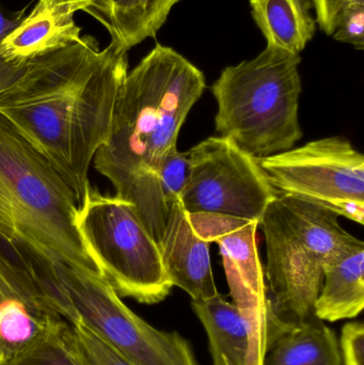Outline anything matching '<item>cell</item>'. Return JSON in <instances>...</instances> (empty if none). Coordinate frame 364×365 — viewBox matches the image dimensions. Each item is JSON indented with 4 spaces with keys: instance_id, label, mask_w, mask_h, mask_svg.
<instances>
[{
    "instance_id": "obj_9",
    "label": "cell",
    "mask_w": 364,
    "mask_h": 365,
    "mask_svg": "<svg viewBox=\"0 0 364 365\" xmlns=\"http://www.w3.org/2000/svg\"><path fill=\"white\" fill-rule=\"evenodd\" d=\"M188 158L189 177L179 199L187 214L226 215L260 225L279 195L256 158L226 137L201 141Z\"/></svg>"
},
{
    "instance_id": "obj_22",
    "label": "cell",
    "mask_w": 364,
    "mask_h": 365,
    "mask_svg": "<svg viewBox=\"0 0 364 365\" xmlns=\"http://www.w3.org/2000/svg\"><path fill=\"white\" fill-rule=\"evenodd\" d=\"M190 163L187 153L177 151V145L171 148L162 158L158 168L160 191L167 205L179 201L180 195L189 177Z\"/></svg>"
},
{
    "instance_id": "obj_23",
    "label": "cell",
    "mask_w": 364,
    "mask_h": 365,
    "mask_svg": "<svg viewBox=\"0 0 364 365\" xmlns=\"http://www.w3.org/2000/svg\"><path fill=\"white\" fill-rule=\"evenodd\" d=\"M342 365H364V326L350 322L342 328L340 336Z\"/></svg>"
},
{
    "instance_id": "obj_20",
    "label": "cell",
    "mask_w": 364,
    "mask_h": 365,
    "mask_svg": "<svg viewBox=\"0 0 364 365\" xmlns=\"http://www.w3.org/2000/svg\"><path fill=\"white\" fill-rule=\"evenodd\" d=\"M70 325L64 319L53 322L0 365H80L68 341Z\"/></svg>"
},
{
    "instance_id": "obj_4",
    "label": "cell",
    "mask_w": 364,
    "mask_h": 365,
    "mask_svg": "<svg viewBox=\"0 0 364 365\" xmlns=\"http://www.w3.org/2000/svg\"><path fill=\"white\" fill-rule=\"evenodd\" d=\"M301 55L267 47L251 60L227 66L212 86L216 132L252 158L293 149L299 124Z\"/></svg>"
},
{
    "instance_id": "obj_3",
    "label": "cell",
    "mask_w": 364,
    "mask_h": 365,
    "mask_svg": "<svg viewBox=\"0 0 364 365\" xmlns=\"http://www.w3.org/2000/svg\"><path fill=\"white\" fill-rule=\"evenodd\" d=\"M78 204L58 171L0 117V240L43 278L100 272L79 233Z\"/></svg>"
},
{
    "instance_id": "obj_5",
    "label": "cell",
    "mask_w": 364,
    "mask_h": 365,
    "mask_svg": "<svg viewBox=\"0 0 364 365\" xmlns=\"http://www.w3.org/2000/svg\"><path fill=\"white\" fill-rule=\"evenodd\" d=\"M339 215L323 206L279 195L263 215L266 278L271 310L282 323L296 325L316 317L326 264L354 240Z\"/></svg>"
},
{
    "instance_id": "obj_8",
    "label": "cell",
    "mask_w": 364,
    "mask_h": 365,
    "mask_svg": "<svg viewBox=\"0 0 364 365\" xmlns=\"http://www.w3.org/2000/svg\"><path fill=\"white\" fill-rule=\"evenodd\" d=\"M279 195L364 223V156L344 137H327L256 160Z\"/></svg>"
},
{
    "instance_id": "obj_16",
    "label": "cell",
    "mask_w": 364,
    "mask_h": 365,
    "mask_svg": "<svg viewBox=\"0 0 364 365\" xmlns=\"http://www.w3.org/2000/svg\"><path fill=\"white\" fill-rule=\"evenodd\" d=\"M364 244L355 237L325 266L314 315L323 322L355 319L364 307Z\"/></svg>"
},
{
    "instance_id": "obj_19",
    "label": "cell",
    "mask_w": 364,
    "mask_h": 365,
    "mask_svg": "<svg viewBox=\"0 0 364 365\" xmlns=\"http://www.w3.org/2000/svg\"><path fill=\"white\" fill-rule=\"evenodd\" d=\"M320 29L338 42L364 49V0H310Z\"/></svg>"
},
{
    "instance_id": "obj_11",
    "label": "cell",
    "mask_w": 364,
    "mask_h": 365,
    "mask_svg": "<svg viewBox=\"0 0 364 365\" xmlns=\"http://www.w3.org/2000/svg\"><path fill=\"white\" fill-rule=\"evenodd\" d=\"M188 218L202 240L219 246L233 304L246 314L265 312L269 296L256 245L258 221L209 212Z\"/></svg>"
},
{
    "instance_id": "obj_18",
    "label": "cell",
    "mask_w": 364,
    "mask_h": 365,
    "mask_svg": "<svg viewBox=\"0 0 364 365\" xmlns=\"http://www.w3.org/2000/svg\"><path fill=\"white\" fill-rule=\"evenodd\" d=\"M251 16L267 47L301 55L316 34L310 0H249Z\"/></svg>"
},
{
    "instance_id": "obj_15",
    "label": "cell",
    "mask_w": 364,
    "mask_h": 365,
    "mask_svg": "<svg viewBox=\"0 0 364 365\" xmlns=\"http://www.w3.org/2000/svg\"><path fill=\"white\" fill-rule=\"evenodd\" d=\"M87 2L83 12L91 15L110 36V44L118 51L132 47L155 38L182 0H73Z\"/></svg>"
},
{
    "instance_id": "obj_21",
    "label": "cell",
    "mask_w": 364,
    "mask_h": 365,
    "mask_svg": "<svg viewBox=\"0 0 364 365\" xmlns=\"http://www.w3.org/2000/svg\"><path fill=\"white\" fill-rule=\"evenodd\" d=\"M68 341L80 365H135L80 322L71 324Z\"/></svg>"
},
{
    "instance_id": "obj_13",
    "label": "cell",
    "mask_w": 364,
    "mask_h": 365,
    "mask_svg": "<svg viewBox=\"0 0 364 365\" xmlns=\"http://www.w3.org/2000/svg\"><path fill=\"white\" fill-rule=\"evenodd\" d=\"M157 244L172 287L183 289L196 302L219 294L212 270L209 242L194 232L181 202L169 206L166 225Z\"/></svg>"
},
{
    "instance_id": "obj_17",
    "label": "cell",
    "mask_w": 364,
    "mask_h": 365,
    "mask_svg": "<svg viewBox=\"0 0 364 365\" xmlns=\"http://www.w3.org/2000/svg\"><path fill=\"white\" fill-rule=\"evenodd\" d=\"M263 365H342L339 340L335 330L316 317L296 325L277 319Z\"/></svg>"
},
{
    "instance_id": "obj_6",
    "label": "cell",
    "mask_w": 364,
    "mask_h": 365,
    "mask_svg": "<svg viewBox=\"0 0 364 365\" xmlns=\"http://www.w3.org/2000/svg\"><path fill=\"white\" fill-rule=\"evenodd\" d=\"M79 233L102 274L120 297L155 304L170 295L157 242L134 204L90 187L77 218Z\"/></svg>"
},
{
    "instance_id": "obj_1",
    "label": "cell",
    "mask_w": 364,
    "mask_h": 365,
    "mask_svg": "<svg viewBox=\"0 0 364 365\" xmlns=\"http://www.w3.org/2000/svg\"><path fill=\"white\" fill-rule=\"evenodd\" d=\"M128 53L91 36L36 58L0 92V117L51 163L83 205L89 168L110 135Z\"/></svg>"
},
{
    "instance_id": "obj_7",
    "label": "cell",
    "mask_w": 364,
    "mask_h": 365,
    "mask_svg": "<svg viewBox=\"0 0 364 365\" xmlns=\"http://www.w3.org/2000/svg\"><path fill=\"white\" fill-rule=\"evenodd\" d=\"M58 276L78 322L135 365H199L190 343L132 312L100 272L59 266Z\"/></svg>"
},
{
    "instance_id": "obj_24",
    "label": "cell",
    "mask_w": 364,
    "mask_h": 365,
    "mask_svg": "<svg viewBox=\"0 0 364 365\" xmlns=\"http://www.w3.org/2000/svg\"><path fill=\"white\" fill-rule=\"evenodd\" d=\"M24 11L19 13V16L15 17L14 19H8L1 14L0 12V46L4 38L21 23V19H24ZM16 79L15 75L13 74L12 71L8 68L0 55V92L8 87L9 85L13 83Z\"/></svg>"
},
{
    "instance_id": "obj_12",
    "label": "cell",
    "mask_w": 364,
    "mask_h": 365,
    "mask_svg": "<svg viewBox=\"0 0 364 365\" xmlns=\"http://www.w3.org/2000/svg\"><path fill=\"white\" fill-rule=\"evenodd\" d=\"M88 6L73 0H38L0 46V55L15 77L36 58L81 42V28L74 15Z\"/></svg>"
},
{
    "instance_id": "obj_10",
    "label": "cell",
    "mask_w": 364,
    "mask_h": 365,
    "mask_svg": "<svg viewBox=\"0 0 364 365\" xmlns=\"http://www.w3.org/2000/svg\"><path fill=\"white\" fill-rule=\"evenodd\" d=\"M61 319L31 264L0 240V364Z\"/></svg>"
},
{
    "instance_id": "obj_2",
    "label": "cell",
    "mask_w": 364,
    "mask_h": 365,
    "mask_svg": "<svg viewBox=\"0 0 364 365\" xmlns=\"http://www.w3.org/2000/svg\"><path fill=\"white\" fill-rule=\"evenodd\" d=\"M205 88L202 71L157 43L128 71L110 135L94 156L96 170L113 182L115 195L134 204L157 242L169 212L158 168L177 145L180 130Z\"/></svg>"
},
{
    "instance_id": "obj_14",
    "label": "cell",
    "mask_w": 364,
    "mask_h": 365,
    "mask_svg": "<svg viewBox=\"0 0 364 365\" xmlns=\"http://www.w3.org/2000/svg\"><path fill=\"white\" fill-rule=\"evenodd\" d=\"M192 308L209 338L214 365H263L269 332L252 326L233 302L220 294L192 300Z\"/></svg>"
}]
</instances>
